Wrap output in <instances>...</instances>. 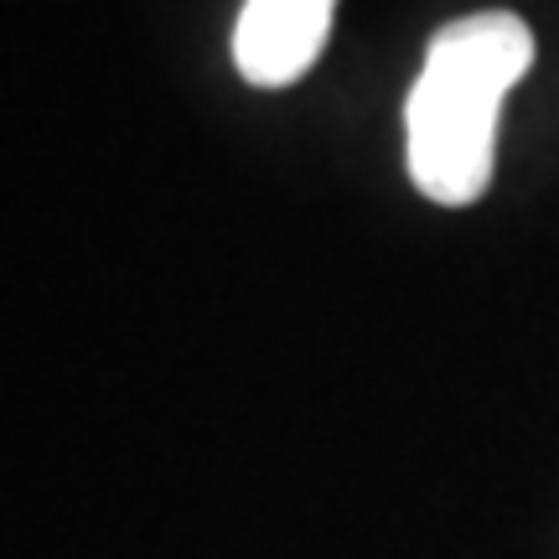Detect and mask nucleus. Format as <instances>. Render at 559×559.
<instances>
[{"label": "nucleus", "instance_id": "nucleus-2", "mask_svg": "<svg viewBox=\"0 0 559 559\" xmlns=\"http://www.w3.org/2000/svg\"><path fill=\"white\" fill-rule=\"evenodd\" d=\"M337 0H243L234 21V68L254 88H290L317 68Z\"/></svg>", "mask_w": 559, "mask_h": 559}, {"label": "nucleus", "instance_id": "nucleus-1", "mask_svg": "<svg viewBox=\"0 0 559 559\" xmlns=\"http://www.w3.org/2000/svg\"><path fill=\"white\" fill-rule=\"evenodd\" d=\"M534 68V26L519 11H472L425 41L404 99V166L419 198L472 207L492 187L502 99Z\"/></svg>", "mask_w": 559, "mask_h": 559}]
</instances>
